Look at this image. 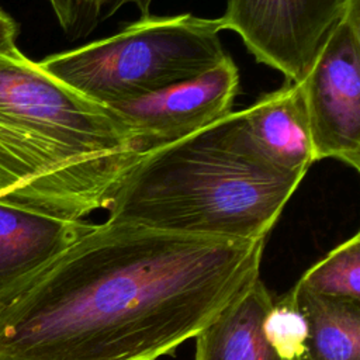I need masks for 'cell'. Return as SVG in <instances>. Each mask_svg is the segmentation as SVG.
Returning a JSON list of instances; mask_svg holds the SVG:
<instances>
[{"label":"cell","mask_w":360,"mask_h":360,"mask_svg":"<svg viewBox=\"0 0 360 360\" xmlns=\"http://www.w3.org/2000/svg\"><path fill=\"white\" fill-rule=\"evenodd\" d=\"M226 118L242 152L270 170L302 180L315 162L300 83L287 82Z\"/></svg>","instance_id":"cell-8"},{"label":"cell","mask_w":360,"mask_h":360,"mask_svg":"<svg viewBox=\"0 0 360 360\" xmlns=\"http://www.w3.org/2000/svg\"><path fill=\"white\" fill-rule=\"evenodd\" d=\"M45 1L51 6L62 31L70 39L86 38L97 27L87 17L79 0H45Z\"/></svg>","instance_id":"cell-14"},{"label":"cell","mask_w":360,"mask_h":360,"mask_svg":"<svg viewBox=\"0 0 360 360\" xmlns=\"http://www.w3.org/2000/svg\"><path fill=\"white\" fill-rule=\"evenodd\" d=\"M93 226L0 200V308Z\"/></svg>","instance_id":"cell-9"},{"label":"cell","mask_w":360,"mask_h":360,"mask_svg":"<svg viewBox=\"0 0 360 360\" xmlns=\"http://www.w3.org/2000/svg\"><path fill=\"white\" fill-rule=\"evenodd\" d=\"M273 295L260 278L233 300L195 338V360H283L263 333Z\"/></svg>","instance_id":"cell-10"},{"label":"cell","mask_w":360,"mask_h":360,"mask_svg":"<svg viewBox=\"0 0 360 360\" xmlns=\"http://www.w3.org/2000/svg\"><path fill=\"white\" fill-rule=\"evenodd\" d=\"M238 90V68L228 55L200 76L107 108L145 153L226 117L232 112Z\"/></svg>","instance_id":"cell-7"},{"label":"cell","mask_w":360,"mask_h":360,"mask_svg":"<svg viewBox=\"0 0 360 360\" xmlns=\"http://www.w3.org/2000/svg\"><path fill=\"white\" fill-rule=\"evenodd\" d=\"M18 25L7 13L0 10V49L17 48Z\"/></svg>","instance_id":"cell-16"},{"label":"cell","mask_w":360,"mask_h":360,"mask_svg":"<svg viewBox=\"0 0 360 360\" xmlns=\"http://www.w3.org/2000/svg\"><path fill=\"white\" fill-rule=\"evenodd\" d=\"M308 321L305 352L298 360H360V301L292 287Z\"/></svg>","instance_id":"cell-11"},{"label":"cell","mask_w":360,"mask_h":360,"mask_svg":"<svg viewBox=\"0 0 360 360\" xmlns=\"http://www.w3.org/2000/svg\"><path fill=\"white\" fill-rule=\"evenodd\" d=\"M300 84L315 162L330 158L360 170V0H347Z\"/></svg>","instance_id":"cell-5"},{"label":"cell","mask_w":360,"mask_h":360,"mask_svg":"<svg viewBox=\"0 0 360 360\" xmlns=\"http://www.w3.org/2000/svg\"><path fill=\"white\" fill-rule=\"evenodd\" d=\"M82 8L84 10V13L87 14V17L93 21V24L98 25L100 24V18H98V6H97V0H79Z\"/></svg>","instance_id":"cell-17"},{"label":"cell","mask_w":360,"mask_h":360,"mask_svg":"<svg viewBox=\"0 0 360 360\" xmlns=\"http://www.w3.org/2000/svg\"><path fill=\"white\" fill-rule=\"evenodd\" d=\"M104 105L0 49V200L65 219L107 210L142 155Z\"/></svg>","instance_id":"cell-2"},{"label":"cell","mask_w":360,"mask_h":360,"mask_svg":"<svg viewBox=\"0 0 360 360\" xmlns=\"http://www.w3.org/2000/svg\"><path fill=\"white\" fill-rule=\"evenodd\" d=\"M347 0H228L222 30L236 32L257 62L300 83L309 72Z\"/></svg>","instance_id":"cell-6"},{"label":"cell","mask_w":360,"mask_h":360,"mask_svg":"<svg viewBox=\"0 0 360 360\" xmlns=\"http://www.w3.org/2000/svg\"><path fill=\"white\" fill-rule=\"evenodd\" d=\"M297 284L318 295L360 301V233L312 264Z\"/></svg>","instance_id":"cell-12"},{"label":"cell","mask_w":360,"mask_h":360,"mask_svg":"<svg viewBox=\"0 0 360 360\" xmlns=\"http://www.w3.org/2000/svg\"><path fill=\"white\" fill-rule=\"evenodd\" d=\"M264 243L94 224L0 308V360H156L260 276Z\"/></svg>","instance_id":"cell-1"},{"label":"cell","mask_w":360,"mask_h":360,"mask_svg":"<svg viewBox=\"0 0 360 360\" xmlns=\"http://www.w3.org/2000/svg\"><path fill=\"white\" fill-rule=\"evenodd\" d=\"M300 183L245 155L224 117L142 153L121 179L107 221L259 240L267 238Z\"/></svg>","instance_id":"cell-3"},{"label":"cell","mask_w":360,"mask_h":360,"mask_svg":"<svg viewBox=\"0 0 360 360\" xmlns=\"http://www.w3.org/2000/svg\"><path fill=\"white\" fill-rule=\"evenodd\" d=\"M152 1L153 0H97L100 22L110 18L111 15H114L125 4H135L136 8L139 10L141 15L146 17V15H149Z\"/></svg>","instance_id":"cell-15"},{"label":"cell","mask_w":360,"mask_h":360,"mask_svg":"<svg viewBox=\"0 0 360 360\" xmlns=\"http://www.w3.org/2000/svg\"><path fill=\"white\" fill-rule=\"evenodd\" d=\"M263 333L283 360H298L304 354L308 321L292 288L281 297L273 298L263 321Z\"/></svg>","instance_id":"cell-13"},{"label":"cell","mask_w":360,"mask_h":360,"mask_svg":"<svg viewBox=\"0 0 360 360\" xmlns=\"http://www.w3.org/2000/svg\"><path fill=\"white\" fill-rule=\"evenodd\" d=\"M218 18L141 17L115 35L39 60L49 75L110 107L193 79L222 62Z\"/></svg>","instance_id":"cell-4"}]
</instances>
